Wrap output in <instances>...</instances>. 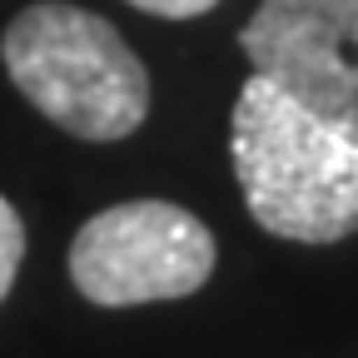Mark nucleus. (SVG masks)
I'll return each instance as SVG.
<instances>
[{
	"label": "nucleus",
	"mask_w": 358,
	"mask_h": 358,
	"mask_svg": "<svg viewBox=\"0 0 358 358\" xmlns=\"http://www.w3.org/2000/svg\"><path fill=\"white\" fill-rule=\"evenodd\" d=\"M229 155L259 229L294 244H338L358 229V140L308 115L274 80H244Z\"/></svg>",
	"instance_id": "f257e3e1"
},
{
	"label": "nucleus",
	"mask_w": 358,
	"mask_h": 358,
	"mask_svg": "<svg viewBox=\"0 0 358 358\" xmlns=\"http://www.w3.org/2000/svg\"><path fill=\"white\" fill-rule=\"evenodd\" d=\"M0 60L20 95L75 140L115 145L150 115V70L124 35L70 0H35L6 35Z\"/></svg>",
	"instance_id": "f03ea898"
},
{
	"label": "nucleus",
	"mask_w": 358,
	"mask_h": 358,
	"mask_svg": "<svg viewBox=\"0 0 358 358\" xmlns=\"http://www.w3.org/2000/svg\"><path fill=\"white\" fill-rule=\"evenodd\" d=\"M214 274V234L169 199H129L80 224L70 279L100 308L189 299Z\"/></svg>",
	"instance_id": "7ed1b4c3"
},
{
	"label": "nucleus",
	"mask_w": 358,
	"mask_h": 358,
	"mask_svg": "<svg viewBox=\"0 0 358 358\" xmlns=\"http://www.w3.org/2000/svg\"><path fill=\"white\" fill-rule=\"evenodd\" d=\"M239 45L254 75L358 140V0H264Z\"/></svg>",
	"instance_id": "20e7f679"
},
{
	"label": "nucleus",
	"mask_w": 358,
	"mask_h": 358,
	"mask_svg": "<svg viewBox=\"0 0 358 358\" xmlns=\"http://www.w3.org/2000/svg\"><path fill=\"white\" fill-rule=\"evenodd\" d=\"M20 259H25V224H20L15 204L0 194V303H6V294L15 289Z\"/></svg>",
	"instance_id": "39448f33"
},
{
	"label": "nucleus",
	"mask_w": 358,
	"mask_h": 358,
	"mask_svg": "<svg viewBox=\"0 0 358 358\" xmlns=\"http://www.w3.org/2000/svg\"><path fill=\"white\" fill-rule=\"evenodd\" d=\"M129 6L145 10V15H164V20H189V15L214 10L219 0H129Z\"/></svg>",
	"instance_id": "423d86ee"
}]
</instances>
